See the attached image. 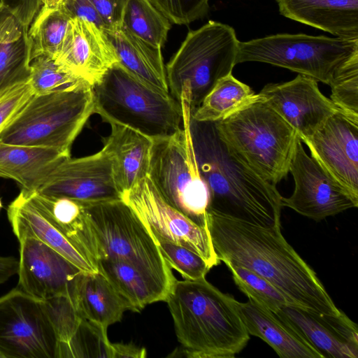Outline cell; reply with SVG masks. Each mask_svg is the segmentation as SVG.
I'll return each mask as SVG.
<instances>
[{"instance_id": "obj_1", "label": "cell", "mask_w": 358, "mask_h": 358, "mask_svg": "<svg viewBox=\"0 0 358 358\" xmlns=\"http://www.w3.org/2000/svg\"><path fill=\"white\" fill-rule=\"evenodd\" d=\"M206 225L221 262L242 266L280 291L292 306L308 312L339 316L314 270L287 243L281 227L264 228L206 212Z\"/></svg>"}, {"instance_id": "obj_2", "label": "cell", "mask_w": 358, "mask_h": 358, "mask_svg": "<svg viewBox=\"0 0 358 358\" xmlns=\"http://www.w3.org/2000/svg\"><path fill=\"white\" fill-rule=\"evenodd\" d=\"M196 162L209 192L206 212L264 228L281 227L280 192L234 153L220 138L215 122L190 117Z\"/></svg>"}, {"instance_id": "obj_3", "label": "cell", "mask_w": 358, "mask_h": 358, "mask_svg": "<svg viewBox=\"0 0 358 358\" xmlns=\"http://www.w3.org/2000/svg\"><path fill=\"white\" fill-rule=\"evenodd\" d=\"M165 301L185 357L234 358L250 340L238 301L206 278L176 280Z\"/></svg>"}, {"instance_id": "obj_4", "label": "cell", "mask_w": 358, "mask_h": 358, "mask_svg": "<svg viewBox=\"0 0 358 358\" xmlns=\"http://www.w3.org/2000/svg\"><path fill=\"white\" fill-rule=\"evenodd\" d=\"M250 103L215 122L225 145L266 181L287 177L299 136L257 93Z\"/></svg>"}, {"instance_id": "obj_5", "label": "cell", "mask_w": 358, "mask_h": 358, "mask_svg": "<svg viewBox=\"0 0 358 358\" xmlns=\"http://www.w3.org/2000/svg\"><path fill=\"white\" fill-rule=\"evenodd\" d=\"M94 114L110 124L129 127L152 139L182 126L180 102L170 92L141 80L119 62L92 87Z\"/></svg>"}, {"instance_id": "obj_6", "label": "cell", "mask_w": 358, "mask_h": 358, "mask_svg": "<svg viewBox=\"0 0 358 358\" xmlns=\"http://www.w3.org/2000/svg\"><path fill=\"white\" fill-rule=\"evenodd\" d=\"M189 98V89L183 87L179 99L181 128L171 135L152 139L148 176L169 205L206 228L209 192L199 172L192 144Z\"/></svg>"}, {"instance_id": "obj_7", "label": "cell", "mask_w": 358, "mask_h": 358, "mask_svg": "<svg viewBox=\"0 0 358 358\" xmlns=\"http://www.w3.org/2000/svg\"><path fill=\"white\" fill-rule=\"evenodd\" d=\"M94 114L92 87L34 94L0 134V141L48 148L71 154V148Z\"/></svg>"}, {"instance_id": "obj_8", "label": "cell", "mask_w": 358, "mask_h": 358, "mask_svg": "<svg viewBox=\"0 0 358 358\" xmlns=\"http://www.w3.org/2000/svg\"><path fill=\"white\" fill-rule=\"evenodd\" d=\"M85 209L101 259L129 263L169 294L176 279L152 234L131 207L118 199L85 202Z\"/></svg>"}, {"instance_id": "obj_9", "label": "cell", "mask_w": 358, "mask_h": 358, "mask_svg": "<svg viewBox=\"0 0 358 358\" xmlns=\"http://www.w3.org/2000/svg\"><path fill=\"white\" fill-rule=\"evenodd\" d=\"M239 41L234 29L209 20L188 31L177 52L166 65L170 94L179 101L181 90H190L191 114L220 78L232 73Z\"/></svg>"}, {"instance_id": "obj_10", "label": "cell", "mask_w": 358, "mask_h": 358, "mask_svg": "<svg viewBox=\"0 0 358 358\" xmlns=\"http://www.w3.org/2000/svg\"><path fill=\"white\" fill-rule=\"evenodd\" d=\"M356 52L358 38L276 34L240 41L235 63H266L329 85L336 69Z\"/></svg>"}, {"instance_id": "obj_11", "label": "cell", "mask_w": 358, "mask_h": 358, "mask_svg": "<svg viewBox=\"0 0 358 358\" xmlns=\"http://www.w3.org/2000/svg\"><path fill=\"white\" fill-rule=\"evenodd\" d=\"M57 345L43 301L20 289L0 297V353L4 358H57Z\"/></svg>"}, {"instance_id": "obj_12", "label": "cell", "mask_w": 358, "mask_h": 358, "mask_svg": "<svg viewBox=\"0 0 358 358\" xmlns=\"http://www.w3.org/2000/svg\"><path fill=\"white\" fill-rule=\"evenodd\" d=\"M151 232L155 239L171 241L194 251L212 268L220 261L208 231L169 205L149 178L141 180L122 195Z\"/></svg>"}, {"instance_id": "obj_13", "label": "cell", "mask_w": 358, "mask_h": 358, "mask_svg": "<svg viewBox=\"0 0 358 358\" xmlns=\"http://www.w3.org/2000/svg\"><path fill=\"white\" fill-rule=\"evenodd\" d=\"M289 172L293 176L294 189L289 197L281 198L282 206L299 214L320 221L358 206L354 197L320 163L305 151L298 138Z\"/></svg>"}, {"instance_id": "obj_14", "label": "cell", "mask_w": 358, "mask_h": 358, "mask_svg": "<svg viewBox=\"0 0 358 358\" xmlns=\"http://www.w3.org/2000/svg\"><path fill=\"white\" fill-rule=\"evenodd\" d=\"M37 192L84 202L122 199L114 182L111 161L102 149L82 157L65 158Z\"/></svg>"}, {"instance_id": "obj_15", "label": "cell", "mask_w": 358, "mask_h": 358, "mask_svg": "<svg viewBox=\"0 0 358 358\" xmlns=\"http://www.w3.org/2000/svg\"><path fill=\"white\" fill-rule=\"evenodd\" d=\"M317 83L310 77L298 74L289 81L268 83L259 92L295 129L302 142L338 110L321 92Z\"/></svg>"}, {"instance_id": "obj_16", "label": "cell", "mask_w": 358, "mask_h": 358, "mask_svg": "<svg viewBox=\"0 0 358 358\" xmlns=\"http://www.w3.org/2000/svg\"><path fill=\"white\" fill-rule=\"evenodd\" d=\"M302 143L310 156L358 199V120L338 110Z\"/></svg>"}, {"instance_id": "obj_17", "label": "cell", "mask_w": 358, "mask_h": 358, "mask_svg": "<svg viewBox=\"0 0 358 358\" xmlns=\"http://www.w3.org/2000/svg\"><path fill=\"white\" fill-rule=\"evenodd\" d=\"M18 241L20 289L40 301L58 295L71 296L74 280L82 271L37 238L23 236Z\"/></svg>"}, {"instance_id": "obj_18", "label": "cell", "mask_w": 358, "mask_h": 358, "mask_svg": "<svg viewBox=\"0 0 358 358\" xmlns=\"http://www.w3.org/2000/svg\"><path fill=\"white\" fill-rule=\"evenodd\" d=\"M54 60L92 87L119 62L104 31L92 22L76 17L71 19L63 45Z\"/></svg>"}, {"instance_id": "obj_19", "label": "cell", "mask_w": 358, "mask_h": 358, "mask_svg": "<svg viewBox=\"0 0 358 358\" xmlns=\"http://www.w3.org/2000/svg\"><path fill=\"white\" fill-rule=\"evenodd\" d=\"M277 313L289 320L324 357H358L357 326L343 312L339 316L322 315L285 306Z\"/></svg>"}, {"instance_id": "obj_20", "label": "cell", "mask_w": 358, "mask_h": 358, "mask_svg": "<svg viewBox=\"0 0 358 358\" xmlns=\"http://www.w3.org/2000/svg\"><path fill=\"white\" fill-rule=\"evenodd\" d=\"M242 321L250 335L270 345L282 358H324L305 336L279 313L255 303L238 301Z\"/></svg>"}, {"instance_id": "obj_21", "label": "cell", "mask_w": 358, "mask_h": 358, "mask_svg": "<svg viewBox=\"0 0 358 358\" xmlns=\"http://www.w3.org/2000/svg\"><path fill=\"white\" fill-rule=\"evenodd\" d=\"M24 192L37 209L97 269L100 250L85 212V202L65 196L45 195L37 191Z\"/></svg>"}, {"instance_id": "obj_22", "label": "cell", "mask_w": 358, "mask_h": 358, "mask_svg": "<svg viewBox=\"0 0 358 358\" xmlns=\"http://www.w3.org/2000/svg\"><path fill=\"white\" fill-rule=\"evenodd\" d=\"M102 150L109 157L115 184L121 194L148 176L152 139L129 127L111 124Z\"/></svg>"}, {"instance_id": "obj_23", "label": "cell", "mask_w": 358, "mask_h": 358, "mask_svg": "<svg viewBox=\"0 0 358 358\" xmlns=\"http://www.w3.org/2000/svg\"><path fill=\"white\" fill-rule=\"evenodd\" d=\"M281 15L336 37L358 38V0H275Z\"/></svg>"}, {"instance_id": "obj_24", "label": "cell", "mask_w": 358, "mask_h": 358, "mask_svg": "<svg viewBox=\"0 0 358 358\" xmlns=\"http://www.w3.org/2000/svg\"><path fill=\"white\" fill-rule=\"evenodd\" d=\"M7 215L17 239L23 236L37 238L60 253L82 271L99 272L37 209L24 190H21L9 204Z\"/></svg>"}, {"instance_id": "obj_25", "label": "cell", "mask_w": 358, "mask_h": 358, "mask_svg": "<svg viewBox=\"0 0 358 358\" xmlns=\"http://www.w3.org/2000/svg\"><path fill=\"white\" fill-rule=\"evenodd\" d=\"M71 297L83 319L106 329L130 310L127 302L100 272L80 271L74 280Z\"/></svg>"}, {"instance_id": "obj_26", "label": "cell", "mask_w": 358, "mask_h": 358, "mask_svg": "<svg viewBox=\"0 0 358 358\" xmlns=\"http://www.w3.org/2000/svg\"><path fill=\"white\" fill-rule=\"evenodd\" d=\"M71 154L57 150L0 141V177L12 179L22 190L37 191L53 169Z\"/></svg>"}, {"instance_id": "obj_27", "label": "cell", "mask_w": 358, "mask_h": 358, "mask_svg": "<svg viewBox=\"0 0 358 358\" xmlns=\"http://www.w3.org/2000/svg\"><path fill=\"white\" fill-rule=\"evenodd\" d=\"M28 29L8 7L0 6V95L30 78Z\"/></svg>"}, {"instance_id": "obj_28", "label": "cell", "mask_w": 358, "mask_h": 358, "mask_svg": "<svg viewBox=\"0 0 358 358\" xmlns=\"http://www.w3.org/2000/svg\"><path fill=\"white\" fill-rule=\"evenodd\" d=\"M104 32L124 68L144 83L169 92L160 48L150 45L122 28Z\"/></svg>"}, {"instance_id": "obj_29", "label": "cell", "mask_w": 358, "mask_h": 358, "mask_svg": "<svg viewBox=\"0 0 358 358\" xmlns=\"http://www.w3.org/2000/svg\"><path fill=\"white\" fill-rule=\"evenodd\" d=\"M97 269L127 302L133 312H140L150 303L166 299L168 294L160 287L127 262L102 258Z\"/></svg>"}, {"instance_id": "obj_30", "label": "cell", "mask_w": 358, "mask_h": 358, "mask_svg": "<svg viewBox=\"0 0 358 358\" xmlns=\"http://www.w3.org/2000/svg\"><path fill=\"white\" fill-rule=\"evenodd\" d=\"M257 94L230 73L217 80L191 117L198 122L220 121L250 103Z\"/></svg>"}, {"instance_id": "obj_31", "label": "cell", "mask_w": 358, "mask_h": 358, "mask_svg": "<svg viewBox=\"0 0 358 358\" xmlns=\"http://www.w3.org/2000/svg\"><path fill=\"white\" fill-rule=\"evenodd\" d=\"M71 17L61 8L41 7L29 27L31 60L39 56L55 59L66 36Z\"/></svg>"}, {"instance_id": "obj_32", "label": "cell", "mask_w": 358, "mask_h": 358, "mask_svg": "<svg viewBox=\"0 0 358 358\" xmlns=\"http://www.w3.org/2000/svg\"><path fill=\"white\" fill-rule=\"evenodd\" d=\"M122 28L150 45L162 48L166 41L171 22L152 0H129Z\"/></svg>"}, {"instance_id": "obj_33", "label": "cell", "mask_w": 358, "mask_h": 358, "mask_svg": "<svg viewBox=\"0 0 358 358\" xmlns=\"http://www.w3.org/2000/svg\"><path fill=\"white\" fill-rule=\"evenodd\" d=\"M234 281L248 299L277 313L285 306H291L285 296L268 281L238 264L225 261Z\"/></svg>"}, {"instance_id": "obj_34", "label": "cell", "mask_w": 358, "mask_h": 358, "mask_svg": "<svg viewBox=\"0 0 358 358\" xmlns=\"http://www.w3.org/2000/svg\"><path fill=\"white\" fill-rule=\"evenodd\" d=\"M63 357L112 358L111 343L107 336V329L83 319L69 343L58 347L57 358Z\"/></svg>"}, {"instance_id": "obj_35", "label": "cell", "mask_w": 358, "mask_h": 358, "mask_svg": "<svg viewBox=\"0 0 358 358\" xmlns=\"http://www.w3.org/2000/svg\"><path fill=\"white\" fill-rule=\"evenodd\" d=\"M330 99L345 115L358 120V52L334 71L329 85Z\"/></svg>"}, {"instance_id": "obj_36", "label": "cell", "mask_w": 358, "mask_h": 358, "mask_svg": "<svg viewBox=\"0 0 358 358\" xmlns=\"http://www.w3.org/2000/svg\"><path fill=\"white\" fill-rule=\"evenodd\" d=\"M30 69L29 83L36 94L52 93L73 89L82 85H89L63 69L49 57L39 56L34 58L31 61Z\"/></svg>"}, {"instance_id": "obj_37", "label": "cell", "mask_w": 358, "mask_h": 358, "mask_svg": "<svg viewBox=\"0 0 358 358\" xmlns=\"http://www.w3.org/2000/svg\"><path fill=\"white\" fill-rule=\"evenodd\" d=\"M155 241L169 266L179 272L185 280L206 278L211 268L200 255L187 248L165 240Z\"/></svg>"}, {"instance_id": "obj_38", "label": "cell", "mask_w": 358, "mask_h": 358, "mask_svg": "<svg viewBox=\"0 0 358 358\" xmlns=\"http://www.w3.org/2000/svg\"><path fill=\"white\" fill-rule=\"evenodd\" d=\"M43 301L57 336L58 348L69 343L83 318L69 295H58Z\"/></svg>"}, {"instance_id": "obj_39", "label": "cell", "mask_w": 358, "mask_h": 358, "mask_svg": "<svg viewBox=\"0 0 358 358\" xmlns=\"http://www.w3.org/2000/svg\"><path fill=\"white\" fill-rule=\"evenodd\" d=\"M173 24L187 25L205 17L209 0H152Z\"/></svg>"}, {"instance_id": "obj_40", "label": "cell", "mask_w": 358, "mask_h": 358, "mask_svg": "<svg viewBox=\"0 0 358 358\" xmlns=\"http://www.w3.org/2000/svg\"><path fill=\"white\" fill-rule=\"evenodd\" d=\"M33 94V90L28 81L0 95V134Z\"/></svg>"}, {"instance_id": "obj_41", "label": "cell", "mask_w": 358, "mask_h": 358, "mask_svg": "<svg viewBox=\"0 0 358 358\" xmlns=\"http://www.w3.org/2000/svg\"><path fill=\"white\" fill-rule=\"evenodd\" d=\"M104 26V31H117L122 27L124 10L129 0H92Z\"/></svg>"}, {"instance_id": "obj_42", "label": "cell", "mask_w": 358, "mask_h": 358, "mask_svg": "<svg viewBox=\"0 0 358 358\" xmlns=\"http://www.w3.org/2000/svg\"><path fill=\"white\" fill-rule=\"evenodd\" d=\"M71 19L79 18L96 24L105 30L102 19L92 0H64L60 7Z\"/></svg>"}, {"instance_id": "obj_43", "label": "cell", "mask_w": 358, "mask_h": 358, "mask_svg": "<svg viewBox=\"0 0 358 358\" xmlns=\"http://www.w3.org/2000/svg\"><path fill=\"white\" fill-rule=\"evenodd\" d=\"M112 358H144L146 350L132 343H111Z\"/></svg>"}, {"instance_id": "obj_44", "label": "cell", "mask_w": 358, "mask_h": 358, "mask_svg": "<svg viewBox=\"0 0 358 358\" xmlns=\"http://www.w3.org/2000/svg\"><path fill=\"white\" fill-rule=\"evenodd\" d=\"M19 259L15 257H0V285L17 274Z\"/></svg>"}, {"instance_id": "obj_45", "label": "cell", "mask_w": 358, "mask_h": 358, "mask_svg": "<svg viewBox=\"0 0 358 358\" xmlns=\"http://www.w3.org/2000/svg\"><path fill=\"white\" fill-rule=\"evenodd\" d=\"M64 0H42V6L48 8H57Z\"/></svg>"}, {"instance_id": "obj_46", "label": "cell", "mask_w": 358, "mask_h": 358, "mask_svg": "<svg viewBox=\"0 0 358 358\" xmlns=\"http://www.w3.org/2000/svg\"><path fill=\"white\" fill-rule=\"evenodd\" d=\"M2 207H3V203H2L1 199L0 198V210L2 208Z\"/></svg>"}, {"instance_id": "obj_47", "label": "cell", "mask_w": 358, "mask_h": 358, "mask_svg": "<svg viewBox=\"0 0 358 358\" xmlns=\"http://www.w3.org/2000/svg\"><path fill=\"white\" fill-rule=\"evenodd\" d=\"M0 358H4L3 356L0 353Z\"/></svg>"}, {"instance_id": "obj_48", "label": "cell", "mask_w": 358, "mask_h": 358, "mask_svg": "<svg viewBox=\"0 0 358 358\" xmlns=\"http://www.w3.org/2000/svg\"><path fill=\"white\" fill-rule=\"evenodd\" d=\"M2 4H3V3H2V2H1V0H0V6H1Z\"/></svg>"}]
</instances>
